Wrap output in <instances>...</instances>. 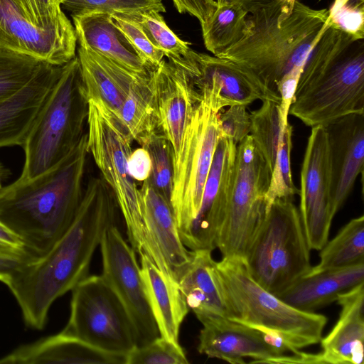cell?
I'll list each match as a JSON object with an SVG mask.
<instances>
[{
  "instance_id": "obj_23",
  "label": "cell",
  "mask_w": 364,
  "mask_h": 364,
  "mask_svg": "<svg viewBox=\"0 0 364 364\" xmlns=\"http://www.w3.org/2000/svg\"><path fill=\"white\" fill-rule=\"evenodd\" d=\"M45 363L126 364V355L103 351L61 331L18 347L0 358V364Z\"/></svg>"
},
{
  "instance_id": "obj_36",
  "label": "cell",
  "mask_w": 364,
  "mask_h": 364,
  "mask_svg": "<svg viewBox=\"0 0 364 364\" xmlns=\"http://www.w3.org/2000/svg\"><path fill=\"white\" fill-rule=\"evenodd\" d=\"M60 3L71 15L101 13L132 16L150 11L166 12L162 0H60Z\"/></svg>"
},
{
  "instance_id": "obj_1",
  "label": "cell",
  "mask_w": 364,
  "mask_h": 364,
  "mask_svg": "<svg viewBox=\"0 0 364 364\" xmlns=\"http://www.w3.org/2000/svg\"><path fill=\"white\" fill-rule=\"evenodd\" d=\"M114 192L102 176L90 178L72 224L43 256L23 264L5 284L16 300L25 325L43 329L54 301L88 276L93 255L115 224Z\"/></svg>"
},
{
  "instance_id": "obj_6",
  "label": "cell",
  "mask_w": 364,
  "mask_h": 364,
  "mask_svg": "<svg viewBox=\"0 0 364 364\" xmlns=\"http://www.w3.org/2000/svg\"><path fill=\"white\" fill-rule=\"evenodd\" d=\"M89 112L77 56L62 71L41 108L23 145L25 162L19 178L36 177L59 163L86 134Z\"/></svg>"
},
{
  "instance_id": "obj_32",
  "label": "cell",
  "mask_w": 364,
  "mask_h": 364,
  "mask_svg": "<svg viewBox=\"0 0 364 364\" xmlns=\"http://www.w3.org/2000/svg\"><path fill=\"white\" fill-rule=\"evenodd\" d=\"M43 62L31 56L0 48V105L26 87Z\"/></svg>"
},
{
  "instance_id": "obj_3",
  "label": "cell",
  "mask_w": 364,
  "mask_h": 364,
  "mask_svg": "<svg viewBox=\"0 0 364 364\" xmlns=\"http://www.w3.org/2000/svg\"><path fill=\"white\" fill-rule=\"evenodd\" d=\"M351 114H364V38L328 17L303 66L289 114L314 127Z\"/></svg>"
},
{
  "instance_id": "obj_8",
  "label": "cell",
  "mask_w": 364,
  "mask_h": 364,
  "mask_svg": "<svg viewBox=\"0 0 364 364\" xmlns=\"http://www.w3.org/2000/svg\"><path fill=\"white\" fill-rule=\"evenodd\" d=\"M198 87L201 97L187 127L181 149L174 160L171 204L180 235L189 228L200 210L220 132V111L229 107L214 79L201 81Z\"/></svg>"
},
{
  "instance_id": "obj_37",
  "label": "cell",
  "mask_w": 364,
  "mask_h": 364,
  "mask_svg": "<svg viewBox=\"0 0 364 364\" xmlns=\"http://www.w3.org/2000/svg\"><path fill=\"white\" fill-rule=\"evenodd\" d=\"M185 351L180 343L161 336L135 346L126 355V364H188Z\"/></svg>"
},
{
  "instance_id": "obj_15",
  "label": "cell",
  "mask_w": 364,
  "mask_h": 364,
  "mask_svg": "<svg viewBox=\"0 0 364 364\" xmlns=\"http://www.w3.org/2000/svg\"><path fill=\"white\" fill-rule=\"evenodd\" d=\"M203 325L198 351L210 358L232 364H244L245 358L252 363H300V354H283L269 345L257 329L223 316L200 320Z\"/></svg>"
},
{
  "instance_id": "obj_43",
  "label": "cell",
  "mask_w": 364,
  "mask_h": 364,
  "mask_svg": "<svg viewBox=\"0 0 364 364\" xmlns=\"http://www.w3.org/2000/svg\"><path fill=\"white\" fill-rule=\"evenodd\" d=\"M0 255L36 259L26 250L21 241L1 222Z\"/></svg>"
},
{
  "instance_id": "obj_22",
  "label": "cell",
  "mask_w": 364,
  "mask_h": 364,
  "mask_svg": "<svg viewBox=\"0 0 364 364\" xmlns=\"http://www.w3.org/2000/svg\"><path fill=\"white\" fill-rule=\"evenodd\" d=\"M77 56L88 102L98 103L115 117H118L134 82L140 76L149 74L128 70L82 46H79Z\"/></svg>"
},
{
  "instance_id": "obj_25",
  "label": "cell",
  "mask_w": 364,
  "mask_h": 364,
  "mask_svg": "<svg viewBox=\"0 0 364 364\" xmlns=\"http://www.w3.org/2000/svg\"><path fill=\"white\" fill-rule=\"evenodd\" d=\"M191 251V259L177 281L188 307L199 321L210 316L228 318L225 294L212 251Z\"/></svg>"
},
{
  "instance_id": "obj_24",
  "label": "cell",
  "mask_w": 364,
  "mask_h": 364,
  "mask_svg": "<svg viewBox=\"0 0 364 364\" xmlns=\"http://www.w3.org/2000/svg\"><path fill=\"white\" fill-rule=\"evenodd\" d=\"M71 16L80 46L138 73L146 74L154 70L141 60L111 15L91 13Z\"/></svg>"
},
{
  "instance_id": "obj_39",
  "label": "cell",
  "mask_w": 364,
  "mask_h": 364,
  "mask_svg": "<svg viewBox=\"0 0 364 364\" xmlns=\"http://www.w3.org/2000/svg\"><path fill=\"white\" fill-rule=\"evenodd\" d=\"M221 131L237 144L250 134V116L245 105H232L220 114Z\"/></svg>"
},
{
  "instance_id": "obj_34",
  "label": "cell",
  "mask_w": 364,
  "mask_h": 364,
  "mask_svg": "<svg viewBox=\"0 0 364 364\" xmlns=\"http://www.w3.org/2000/svg\"><path fill=\"white\" fill-rule=\"evenodd\" d=\"M292 132L293 127L289 123L282 129L275 164L265 196L267 212L275 199L294 198L299 192L294 184L291 174Z\"/></svg>"
},
{
  "instance_id": "obj_19",
  "label": "cell",
  "mask_w": 364,
  "mask_h": 364,
  "mask_svg": "<svg viewBox=\"0 0 364 364\" xmlns=\"http://www.w3.org/2000/svg\"><path fill=\"white\" fill-rule=\"evenodd\" d=\"M187 73L191 85L213 78L229 106H247L257 100L280 103L279 95L265 86L251 71L230 60L194 51L184 58L172 60Z\"/></svg>"
},
{
  "instance_id": "obj_12",
  "label": "cell",
  "mask_w": 364,
  "mask_h": 364,
  "mask_svg": "<svg viewBox=\"0 0 364 364\" xmlns=\"http://www.w3.org/2000/svg\"><path fill=\"white\" fill-rule=\"evenodd\" d=\"M100 246L102 276L129 318L136 346L152 341L160 335L149 304L136 252L124 239L116 224L106 230Z\"/></svg>"
},
{
  "instance_id": "obj_29",
  "label": "cell",
  "mask_w": 364,
  "mask_h": 364,
  "mask_svg": "<svg viewBox=\"0 0 364 364\" xmlns=\"http://www.w3.org/2000/svg\"><path fill=\"white\" fill-rule=\"evenodd\" d=\"M319 263L305 276L364 261V216L351 219L320 250Z\"/></svg>"
},
{
  "instance_id": "obj_7",
  "label": "cell",
  "mask_w": 364,
  "mask_h": 364,
  "mask_svg": "<svg viewBox=\"0 0 364 364\" xmlns=\"http://www.w3.org/2000/svg\"><path fill=\"white\" fill-rule=\"evenodd\" d=\"M228 309V318L279 332L298 350L320 343L328 318L287 304L250 276L245 258L223 257L216 262Z\"/></svg>"
},
{
  "instance_id": "obj_26",
  "label": "cell",
  "mask_w": 364,
  "mask_h": 364,
  "mask_svg": "<svg viewBox=\"0 0 364 364\" xmlns=\"http://www.w3.org/2000/svg\"><path fill=\"white\" fill-rule=\"evenodd\" d=\"M141 274L160 336L179 343L181 325L189 311L178 282L141 255Z\"/></svg>"
},
{
  "instance_id": "obj_10",
  "label": "cell",
  "mask_w": 364,
  "mask_h": 364,
  "mask_svg": "<svg viewBox=\"0 0 364 364\" xmlns=\"http://www.w3.org/2000/svg\"><path fill=\"white\" fill-rule=\"evenodd\" d=\"M88 105L89 153L114 192L132 247L139 255H146L156 264L157 259L141 215L139 189L128 170L133 139L119 120L100 105L94 101H89Z\"/></svg>"
},
{
  "instance_id": "obj_45",
  "label": "cell",
  "mask_w": 364,
  "mask_h": 364,
  "mask_svg": "<svg viewBox=\"0 0 364 364\" xmlns=\"http://www.w3.org/2000/svg\"><path fill=\"white\" fill-rule=\"evenodd\" d=\"M276 0H217V4H234L241 6L249 14L267 6Z\"/></svg>"
},
{
  "instance_id": "obj_38",
  "label": "cell",
  "mask_w": 364,
  "mask_h": 364,
  "mask_svg": "<svg viewBox=\"0 0 364 364\" xmlns=\"http://www.w3.org/2000/svg\"><path fill=\"white\" fill-rule=\"evenodd\" d=\"M112 17L145 64L151 70L156 69L164 60V55L151 43L141 25L122 14Z\"/></svg>"
},
{
  "instance_id": "obj_14",
  "label": "cell",
  "mask_w": 364,
  "mask_h": 364,
  "mask_svg": "<svg viewBox=\"0 0 364 364\" xmlns=\"http://www.w3.org/2000/svg\"><path fill=\"white\" fill-rule=\"evenodd\" d=\"M77 36L65 14L41 27L34 24L17 0H0V48L62 65L76 56Z\"/></svg>"
},
{
  "instance_id": "obj_33",
  "label": "cell",
  "mask_w": 364,
  "mask_h": 364,
  "mask_svg": "<svg viewBox=\"0 0 364 364\" xmlns=\"http://www.w3.org/2000/svg\"><path fill=\"white\" fill-rule=\"evenodd\" d=\"M139 144L149 152L151 158L150 182L171 201L174 166V152L171 142L161 130H157L143 139Z\"/></svg>"
},
{
  "instance_id": "obj_35",
  "label": "cell",
  "mask_w": 364,
  "mask_h": 364,
  "mask_svg": "<svg viewBox=\"0 0 364 364\" xmlns=\"http://www.w3.org/2000/svg\"><path fill=\"white\" fill-rule=\"evenodd\" d=\"M129 17L141 25L151 43L168 60L184 58L193 50L188 42L181 40L171 31L159 12L150 11Z\"/></svg>"
},
{
  "instance_id": "obj_21",
  "label": "cell",
  "mask_w": 364,
  "mask_h": 364,
  "mask_svg": "<svg viewBox=\"0 0 364 364\" xmlns=\"http://www.w3.org/2000/svg\"><path fill=\"white\" fill-rule=\"evenodd\" d=\"M339 317L322 338L323 364H363L364 358V282L338 295Z\"/></svg>"
},
{
  "instance_id": "obj_2",
  "label": "cell",
  "mask_w": 364,
  "mask_h": 364,
  "mask_svg": "<svg viewBox=\"0 0 364 364\" xmlns=\"http://www.w3.org/2000/svg\"><path fill=\"white\" fill-rule=\"evenodd\" d=\"M89 153L86 133L55 166L29 179L18 178L0 192V222L36 259L72 224L83 193Z\"/></svg>"
},
{
  "instance_id": "obj_31",
  "label": "cell",
  "mask_w": 364,
  "mask_h": 364,
  "mask_svg": "<svg viewBox=\"0 0 364 364\" xmlns=\"http://www.w3.org/2000/svg\"><path fill=\"white\" fill-rule=\"evenodd\" d=\"M279 103L262 101V105L250 113L251 136L262 154L272 173L279 147L282 127L279 115Z\"/></svg>"
},
{
  "instance_id": "obj_30",
  "label": "cell",
  "mask_w": 364,
  "mask_h": 364,
  "mask_svg": "<svg viewBox=\"0 0 364 364\" xmlns=\"http://www.w3.org/2000/svg\"><path fill=\"white\" fill-rule=\"evenodd\" d=\"M248 13L234 4H217L210 20L201 26L204 45L219 56L243 36Z\"/></svg>"
},
{
  "instance_id": "obj_9",
  "label": "cell",
  "mask_w": 364,
  "mask_h": 364,
  "mask_svg": "<svg viewBox=\"0 0 364 364\" xmlns=\"http://www.w3.org/2000/svg\"><path fill=\"white\" fill-rule=\"evenodd\" d=\"M310 250L293 198H277L245 259L252 279L277 295L309 273Z\"/></svg>"
},
{
  "instance_id": "obj_27",
  "label": "cell",
  "mask_w": 364,
  "mask_h": 364,
  "mask_svg": "<svg viewBox=\"0 0 364 364\" xmlns=\"http://www.w3.org/2000/svg\"><path fill=\"white\" fill-rule=\"evenodd\" d=\"M363 282L364 261L304 276L276 296L294 308L314 312L336 301L339 294Z\"/></svg>"
},
{
  "instance_id": "obj_44",
  "label": "cell",
  "mask_w": 364,
  "mask_h": 364,
  "mask_svg": "<svg viewBox=\"0 0 364 364\" xmlns=\"http://www.w3.org/2000/svg\"><path fill=\"white\" fill-rule=\"evenodd\" d=\"M32 260L25 257L0 255V282L6 284L19 267Z\"/></svg>"
},
{
  "instance_id": "obj_18",
  "label": "cell",
  "mask_w": 364,
  "mask_h": 364,
  "mask_svg": "<svg viewBox=\"0 0 364 364\" xmlns=\"http://www.w3.org/2000/svg\"><path fill=\"white\" fill-rule=\"evenodd\" d=\"M331 158V196L333 215L363 172L364 114H351L325 126Z\"/></svg>"
},
{
  "instance_id": "obj_41",
  "label": "cell",
  "mask_w": 364,
  "mask_h": 364,
  "mask_svg": "<svg viewBox=\"0 0 364 364\" xmlns=\"http://www.w3.org/2000/svg\"><path fill=\"white\" fill-rule=\"evenodd\" d=\"M177 11L196 17L203 26L210 20L217 8L215 0H172Z\"/></svg>"
},
{
  "instance_id": "obj_28",
  "label": "cell",
  "mask_w": 364,
  "mask_h": 364,
  "mask_svg": "<svg viewBox=\"0 0 364 364\" xmlns=\"http://www.w3.org/2000/svg\"><path fill=\"white\" fill-rule=\"evenodd\" d=\"M152 72L140 76L134 82L116 117L133 141L139 144L151 133L161 130L155 106Z\"/></svg>"
},
{
  "instance_id": "obj_20",
  "label": "cell",
  "mask_w": 364,
  "mask_h": 364,
  "mask_svg": "<svg viewBox=\"0 0 364 364\" xmlns=\"http://www.w3.org/2000/svg\"><path fill=\"white\" fill-rule=\"evenodd\" d=\"M62 65L43 62L21 91L0 105V148L23 146L38 114L62 71Z\"/></svg>"
},
{
  "instance_id": "obj_4",
  "label": "cell",
  "mask_w": 364,
  "mask_h": 364,
  "mask_svg": "<svg viewBox=\"0 0 364 364\" xmlns=\"http://www.w3.org/2000/svg\"><path fill=\"white\" fill-rule=\"evenodd\" d=\"M328 17L326 9H314L298 0H276L248 14L243 36L217 57L247 68L277 92L284 77L302 70Z\"/></svg>"
},
{
  "instance_id": "obj_16",
  "label": "cell",
  "mask_w": 364,
  "mask_h": 364,
  "mask_svg": "<svg viewBox=\"0 0 364 364\" xmlns=\"http://www.w3.org/2000/svg\"><path fill=\"white\" fill-rule=\"evenodd\" d=\"M152 77L159 128L173 146L175 160L201 95L195 92L184 68L174 60H164L153 70Z\"/></svg>"
},
{
  "instance_id": "obj_42",
  "label": "cell",
  "mask_w": 364,
  "mask_h": 364,
  "mask_svg": "<svg viewBox=\"0 0 364 364\" xmlns=\"http://www.w3.org/2000/svg\"><path fill=\"white\" fill-rule=\"evenodd\" d=\"M128 170L135 181H144L151 174V161L149 152L143 147L132 151L127 161Z\"/></svg>"
},
{
  "instance_id": "obj_40",
  "label": "cell",
  "mask_w": 364,
  "mask_h": 364,
  "mask_svg": "<svg viewBox=\"0 0 364 364\" xmlns=\"http://www.w3.org/2000/svg\"><path fill=\"white\" fill-rule=\"evenodd\" d=\"M30 20L36 26H46L64 12L60 0H17Z\"/></svg>"
},
{
  "instance_id": "obj_17",
  "label": "cell",
  "mask_w": 364,
  "mask_h": 364,
  "mask_svg": "<svg viewBox=\"0 0 364 364\" xmlns=\"http://www.w3.org/2000/svg\"><path fill=\"white\" fill-rule=\"evenodd\" d=\"M140 207L146 231L157 259V267L175 280L189 264L192 251L183 243L171 201L149 179L139 189Z\"/></svg>"
},
{
  "instance_id": "obj_5",
  "label": "cell",
  "mask_w": 364,
  "mask_h": 364,
  "mask_svg": "<svg viewBox=\"0 0 364 364\" xmlns=\"http://www.w3.org/2000/svg\"><path fill=\"white\" fill-rule=\"evenodd\" d=\"M271 172L249 134L227 162L214 200L223 210L216 248L245 258L267 212Z\"/></svg>"
},
{
  "instance_id": "obj_11",
  "label": "cell",
  "mask_w": 364,
  "mask_h": 364,
  "mask_svg": "<svg viewBox=\"0 0 364 364\" xmlns=\"http://www.w3.org/2000/svg\"><path fill=\"white\" fill-rule=\"evenodd\" d=\"M62 331L111 353L127 355L136 346L129 318L102 274L88 275L72 289L70 317Z\"/></svg>"
},
{
  "instance_id": "obj_13",
  "label": "cell",
  "mask_w": 364,
  "mask_h": 364,
  "mask_svg": "<svg viewBox=\"0 0 364 364\" xmlns=\"http://www.w3.org/2000/svg\"><path fill=\"white\" fill-rule=\"evenodd\" d=\"M331 158L325 127H311L300 174L299 212L310 250H320L328 240L331 210Z\"/></svg>"
},
{
  "instance_id": "obj_46",
  "label": "cell",
  "mask_w": 364,
  "mask_h": 364,
  "mask_svg": "<svg viewBox=\"0 0 364 364\" xmlns=\"http://www.w3.org/2000/svg\"><path fill=\"white\" fill-rule=\"evenodd\" d=\"M11 174V172L9 169H7L1 162H0V192L2 187L3 181L8 178Z\"/></svg>"
}]
</instances>
